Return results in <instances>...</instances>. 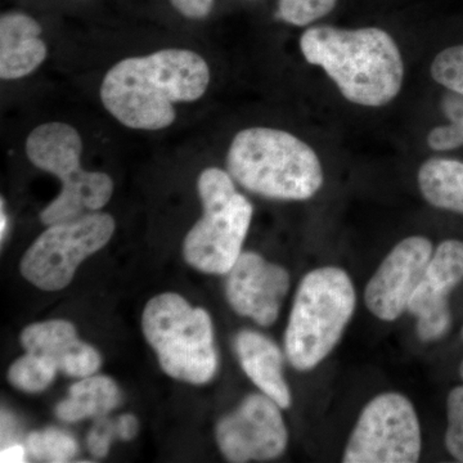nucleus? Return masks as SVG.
Segmentation results:
<instances>
[{"mask_svg": "<svg viewBox=\"0 0 463 463\" xmlns=\"http://www.w3.org/2000/svg\"><path fill=\"white\" fill-rule=\"evenodd\" d=\"M210 78V67L197 52L166 48L118 61L106 72L99 97L124 127L155 132L172 127L176 103L203 99Z\"/></svg>", "mask_w": 463, "mask_h": 463, "instance_id": "1", "label": "nucleus"}, {"mask_svg": "<svg viewBox=\"0 0 463 463\" xmlns=\"http://www.w3.org/2000/svg\"><path fill=\"white\" fill-rule=\"evenodd\" d=\"M307 62L322 67L350 102L388 105L402 90L404 63L397 43L377 27L315 26L300 38Z\"/></svg>", "mask_w": 463, "mask_h": 463, "instance_id": "2", "label": "nucleus"}, {"mask_svg": "<svg viewBox=\"0 0 463 463\" xmlns=\"http://www.w3.org/2000/svg\"><path fill=\"white\" fill-rule=\"evenodd\" d=\"M227 166L243 188L273 200L312 199L325 178L312 147L273 128H248L237 133L228 149Z\"/></svg>", "mask_w": 463, "mask_h": 463, "instance_id": "3", "label": "nucleus"}, {"mask_svg": "<svg viewBox=\"0 0 463 463\" xmlns=\"http://www.w3.org/2000/svg\"><path fill=\"white\" fill-rule=\"evenodd\" d=\"M355 307V288L346 270L330 265L304 276L285 332L289 364L301 373L318 367L340 343Z\"/></svg>", "mask_w": 463, "mask_h": 463, "instance_id": "4", "label": "nucleus"}, {"mask_svg": "<svg viewBox=\"0 0 463 463\" xmlns=\"http://www.w3.org/2000/svg\"><path fill=\"white\" fill-rule=\"evenodd\" d=\"M142 330L164 373L203 385L218 371V353L209 313L174 292L152 298L143 310Z\"/></svg>", "mask_w": 463, "mask_h": 463, "instance_id": "5", "label": "nucleus"}, {"mask_svg": "<svg viewBox=\"0 0 463 463\" xmlns=\"http://www.w3.org/2000/svg\"><path fill=\"white\" fill-rule=\"evenodd\" d=\"M83 149L80 133L60 121L39 125L27 136L25 152L30 163L62 183L60 194L41 213L42 223L47 227L99 212L111 200L114 181L106 173L83 169Z\"/></svg>", "mask_w": 463, "mask_h": 463, "instance_id": "6", "label": "nucleus"}, {"mask_svg": "<svg viewBox=\"0 0 463 463\" xmlns=\"http://www.w3.org/2000/svg\"><path fill=\"white\" fill-rule=\"evenodd\" d=\"M197 190L203 213L185 236L183 257L200 272L227 274L242 254L254 207L218 167L200 174Z\"/></svg>", "mask_w": 463, "mask_h": 463, "instance_id": "7", "label": "nucleus"}, {"mask_svg": "<svg viewBox=\"0 0 463 463\" xmlns=\"http://www.w3.org/2000/svg\"><path fill=\"white\" fill-rule=\"evenodd\" d=\"M115 228V219L99 212L48 225L24 255L21 273L43 291H60L85 259L108 245Z\"/></svg>", "mask_w": 463, "mask_h": 463, "instance_id": "8", "label": "nucleus"}, {"mask_svg": "<svg viewBox=\"0 0 463 463\" xmlns=\"http://www.w3.org/2000/svg\"><path fill=\"white\" fill-rule=\"evenodd\" d=\"M421 449V426L412 402L399 392H383L359 414L343 462L414 463Z\"/></svg>", "mask_w": 463, "mask_h": 463, "instance_id": "9", "label": "nucleus"}, {"mask_svg": "<svg viewBox=\"0 0 463 463\" xmlns=\"http://www.w3.org/2000/svg\"><path fill=\"white\" fill-rule=\"evenodd\" d=\"M279 407L264 392L243 399L216 425L219 449L230 462L272 461L283 455L288 432Z\"/></svg>", "mask_w": 463, "mask_h": 463, "instance_id": "10", "label": "nucleus"}, {"mask_svg": "<svg viewBox=\"0 0 463 463\" xmlns=\"http://www.w3.org/2000/svg\"><path fill=\"white\" fill-rule=\"evenodd\" d=\"M432 252L431 241L422 236L407 237L394 246L365 286V306L374 317L394 322L407 312Z\"/></svg>", "mask_w": 463, "mask_h": 463, "instance_id": "11", "label": "nucleus"}, {"mask_svg": "<svg viewBox=\"0 0 463 463\" xmlns=\"http://www.w3.org/2000/svg\"><path fill=\"white\" fill-rule=\"evenodd\" d=\"M463 281V241L447 240L432 252L421 282L411 298L407 312L417 319L423 343L446 336L452 325L448 298Z\"/></svg>", "mask_w": 463, "mask_h": 463, "instance_id": "12", "label": "nucleus"}, {"mask_svg": "<svg viewBox=\"0 0 463 463\" xmlns=\"http://www.w3.org/2000/svg\"><path fill=\"white\" fill-rule=\"evenodd\" d=\"M289 285V274L281 265L257 252H242L227 273L225 295L237 315L270 326L279 318Z\"/></svg>", "mask_w": 463, "mask_h": 463, "instance_id": "13", "label": "nucleus"}, {"mask_svg": "<svg viewBox=\"0 0 463 463\" xmlns=\"http://www.w3.org/2000/svg\"><path fill=\"white\" fill-rule=\"evenodd\" d=\"M21 344L27 353L51 362L66 376H91L102 364L100 354L78 337L75 326L63 319L33 323L21 334Z\"/></svg>", "mask_w": 463, "mask_h": 463, "instance_id": "14", "label": "nucleus"}, {"mask_svg": "<svg viewBox=\"0 0 463 463\" xmlns=\"http://www.w3.org/2000/svg\"><path fill=\"white\" fill-rule=\"evenodd\" d=\"M42 26L23 12H7L0 17V78L18 80L32 75L48 56Z\"/></svg>", "mask_w": 463, "mask_h": 463, "instance_id": "15", "label": "nucleus"}, {"mask_svg": "<svg viewBox=\"0 0 463 463\" xmlns=\"http://www.w3.org/2000/svg\"><path fill=\"white\" fill-rule=\"evenodd\" d=\"M234 349L243 373L259 390L282 410L289 408L291 392L283 376V354L279 345L259 332L245 330L237 335Z\"/></svg>", "mask_w": 463, "mask_h": 463, "instance_id": "16", "label": "nucleus"}, {"mask_svg": "<svg viewBox=\"0 0 463 463\" xmlns=\"http://www.w3.org/2000/svg\"><path fill=\"white\" fill-rule=\"evenodd\" d=\"M120 390L108 376L83 377L69 390V397L56 405V416L61 421L78 422L81 420L106 417L120 404Z\"/></svg>", "mask_w": 463, "mask_h": 463, "instance_id": "17", "label": "nucleus"}, {"mask_svg": "<svg viewBox=\"0 0 463 463\" xmlns=\"http://www.w3.org/2000/svg\"><path fill=\"white\" fill-rule=\"evenodd\" d=\"M422 196L430 205L463 215V163L435 157L419 170Z\"/></svg>", "mask_w": 463, "mask_h": 463, "instance_id": "18", "label": "nucleus"}, {"mask_svg": "<svg viewBox=\"0 0 463 463\" xmlns=\"http://www.w3.org/2000/svg\"><path fill=\"white\" fill-rule=\"evenodd\" d=\"M57 371L47 359L26 352L9 367L8 381L21 392L35 394L53 383Z\"/></svg>", "mask_w": 463, "mask_h": 463, "instance_id": "19", "label": "nucleus"}, {"mask_svg": "<svg viewBox=\"0 0 463 463\" xmlns=\"http://www.w3.org/2000/svg\"><path fill=\"white\" fill-rule=\"evenodd\" d=\"M26 449L35 458L47 462H69L78 453V444L71 435L48 429L32 432L26 439Z\"/></svg>", "mask_w": 463, "mask_h": 463, "instance_id": "20", "label": "nucleus"}, {"mask_svg": "<svg viewBox=\"0 0 463 463\" xmlns=\"http://www.w3.org/2000/svg\"><path fill=\"white\" fill-rule=\"evenodd\" d=\"M337 0H279V16L295 26H307L327 16Z\"/></svg>", "mask_w": 463, "mask_h": 463, "instance_id": "21", "label": "nucleus"}, {"mask_svg": "<svg viewBox=\"0 0 463 463\" xmlns=\"http://www.w3.org/2000/svg\"><path fill=\"white\" fill-rule=\"evenodd\" d=\"M431 76L447 90L463 94V45L440 52L432 61Z\"/></svg>", "mask_w": 463, "mask_h": 463, "instance_id": "22", "label": "nucleus"}, {"mask_svg": "<svg viewBox=\"0 0 463 463\" xmlns=\"http://www.w3.org/2000/svg\"><path fill=\"white\" fill-rule=\"evenodd\" d=\"M447 420V450L456 461L463 463V385L448 394Z\"/></svg>", "mask_w": 463, "mask_h": 463, "instance_id": "23", "label": "nucleus"}, {"mask_svg": "<svg viewBox=\"0 0 463 463\" xmlns=\"http://www.w3.org/2000/svg\"><path fill=\"white\" fill-rule=\"evenodd\" d=\"M115 435H118V423L112 422L108 416L97 419L87 439L91 455L99 458L108 456Z\"/></svg>", "mask_w": 463, "mask_h": 463, "instance_id": "24", "label": "nucleus"}, {"mask_svg": "<svg viewBox=\"0 0 463 463\" xmlns=\"http://www.w3.org/2000/svg\"><path fill=\"white\" fill-rule=\"evenodd\" d=\"M429 147L434 151H450L462 147L463 127L450 123L443 127L434 128L428 136Z\"/></svg>", "mask_w": 463, "mask_h": 463, "instance_id": "25", "label": "nucleus"}, {"mask_svg": "<svg viewBox=\"0 0 463 463\" xmlns=\"http://www.w3.org/2000/svg\"><path fill=\"white\" fill-rule=\"evenodd\" d=\"M215 0H170L178 14L190 20H203L209 16Z\"/></svg>", "mask_w": 463, "mask_h": 463, "instance_id": "26", "label": "nucleus"}, {"mask_svg": "<svg viewBox=\"0 0 463 463\" xmlns=\"http://www.w3.org/2000/svg\"><path fill=\"white\" fill-rule=\"evenodd\" d=\"M441 109L450 123L463 127V94L449 90V93L441 99Z\"/></svg>", "mask_w": 463, "mask_h": 463, "instance_id": "27", "label": "nucleus"}, {"mask_svg": "<svg viewBox=\"0 0 463 463\" xmlns=\"http://www.w3.org/2000/svg\"><path fill=\"white\" fill-rule=\"evenodd\" d=\"M118 423V437L121 440L129 441L137 437L139 430L138 420L133 414H121Z\"/></svg>", "mask_w": 463, "mask_h": 463, "instance_id": "28", "label": "nucleus"}, {"mask_svg": "<svg viewBox=\"0 0 463 463\" xmlns=\"http://www.w3.org/2000/svg\"><path fill=\"white\" fill-rule=\"evenodd\" d=\"M26 452L25 447L21 444H11L3 448L0 452V462L2 463H23L26 462Z\"/></svg>", "mask_w": 463, "mask_h": 463, "instance_id": "29", "label": "nucleus"}, {"mask_svg": "<svg viewBox=\"0 0 463 463\" xmlns=\"http://www.w3.org/2000/svg\"><path fill=\"white\" fill-rule=\"evenodd\" d=\"M8 218L5 215V200L2 199V210H0V237L5 241V233H7Z\"/></svg>", "mask_w": 463, "mask_h": 463, "instance_id": "30", "label": "nucleus"}, {"mask_svg": "<svg viewBox=\"0 0 463 463\" xmlns=\"http://www.w3.org/2000/svg\"><path fill=\"white\" fill-rule=\"evenodd\" d=\"M459 376H461V379L463 380V361L461 362V364H459Z\"/></svg>", "mask_w": 463, "mask_h": 463, "instance_id": "31", "label": "nucleus"}, {"mask_svg": "<svg viewBox=\"0 0 463 463\" xmlns=\"http://www.w3.org/2000/svg\"><path fill=\"white\" fill-rule=\"evenodd\" d=\"M462 337H463V330H462Z\"/></svg>", "mask_w": 463, "mask_h": 463, "instance_id": "32", "label": "nucleus"}]
</instances>
